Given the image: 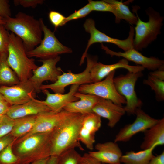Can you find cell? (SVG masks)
<instances>
[{"label": "cell", "mask_w": 164, "mask_h": 164, "mask_svg": "<svg viewBox=\"0 0 164 164\" xmlns=\"http://www.w3.org/2000/svg\"><path fill=\"white\" fill-rule=\"evenodd\" d=\"M85 115L72 113L52 132L50 156H59L65 151L78 148L84 150L79 139Z\"/></svg>", "instance_id": "6da1fadb"}, {"label": "cell", "mask_w": 164, "mask_h": 164, "mask_svg": "<svg viewBox=\"0 0 164 164\" xmlns=\"http://www.w3.org/2000/svg\"><path fill=\"white\" fill-rule=\"evenodd\" d=\"M52 132L33 134L15 140L12 149L19 164H29L50 156Z\"/></svg>", "instance_id": "7a4b0ae2"}, {"label": "cell", "mask_w": 164, "mask_h": 164, "mask_svg": "<svg viewBox=\"0 0 164 164\" xmlns=\"http://www.w3.org/2000/svg\"><path fill=\"white\" fill-rule=\"evenodd\" d=\"M4 19L6 29L22 40L27 51L40 44L43 32L39 19L22 12H18L14 17Z\"/></svg>", "instance_id": "3957f363"}, {"label": "cell", "mask_w": 164, "mask_h": 164, "mask_svg": "<svg viewBox=\"0 0 164 164\" xmlns=\"http://www.w3.org/2000/svg\"><path fill=\"white\" fill-rule=\"evenodd\" d=\"M27 51L22 40L13 33H9L7 61L21 82L28 80L38 67L34 59L28 56Z\"/></svg>", "instance_id": "277c9868"}, {"label": "cell", "mask_w": 164, "mask_h": 164, "mask_svg": "<svg viewBox=\"0 0 164 164\" xmlns=\"http://www.w3.org/2000/svg\"><path fill=\"white\" fill-rule=\"evenodd\" d=\"M134 11L138 20L134 28L135 33L133 39V47L138 51L141 50L146 48L155 40L158 35L161 33L164 18L159 13L150 7L146 11L149 17V21L144 22L140 19L137 11Z\"/></svg>", "instance_id": "5b68a950"}, {"label": "cell", "mask_w": 164, "mask_h": 164, "mask_svg": "<svg viewBox=\"0 0 164 164\" xmlns=\"http://www.w3.org/2000/svg\"><path fill=\"white\" fill-rule=\"evenodd\" d=\"M44 37L40 43L33 49L27 51L28 56L40 59L54 57L61 54L71 53L72 50L62 44L52 32L44 23L43 19H39Z\"/></svg>", "instance_id": "8992f818"}, {"label": "cell", "mask_w": 164, "mask_h": 164, "mask_svg": "<svg viewBox=\"0 0 164 164\" xmlns=\"http://www.w3.org/2000/svg\"><path fill=\"white\" fill-rule=\"evenodd\" d=\"M142 72H128L125 75H120L114 78L117 92L125 98L126 105L124 108L129 114H135L136 110L140 108L142 105V102L138 98L135 90L137 81L143 75Z\"/></svg>", "instance_id": "52a82bcc"}, {"label": "cell", "mask_w": 164, "mask_h": 164, "mask_svg": "<svg viewBox=\"0 0 164 164\" xmlns=\"http://www.w3.org/2000/svg\"><path fill=\"white\" fill-rule=\"evenodd\" d=\"M83 26L85 31L90 34V37L85 51L81 57L80 63V65L84 63L88 49L94 43L103 42L113 43L123 50L124 51L133 47L135 30L134 28L132 26H130L128 37L124 40H120L110 37L101 32L96 28L95 21L91 18H88L86 20Z\"/></svg>", "instance_id": "ba28073f"}, {"label": "cell", "mask_w": 164, "mask_h": 164, "mask_svg": "<svg viewBox=\"0 0 164 164\" xmlns=\"http://www.w3.org/2000/svg\"><path fill=\"white\" fill-rule=\"evenodd\" d=\"M115 70L111 72L105 79L100 81L80 85L78 92L84 94L94 95L109 100L121 106L126 104L125 97L117 92L114 83Z\"/></svg>", "instance_id": "9c48e42d"}, {"label": "cell", "mask_w": 164, "mask_h": 164, "mask_svg": "<svg viewBox=\"0 0 164 164\" xmlns=\"http://www.w3.org/2000/svg\"><path fill=\"white\" fill-rule=\"evenodd\" d=\"M87 65L85 70L78 73H74L69 70L67 73L62 71L63 73L59 75L57 80L51 84H42L40 88L41 91L48 89L52 90L54 93L63 94L65 88L70 85L77 84L79 86L85 84L92 83L90 77V71L97 62V60L90 57L87 54Z\"/></svg>", "instance_id": "30bf717a"}, {"label": "cell", "mask_w": 164, "mask_h": 164, "mask_svg": "<svg viewBox=\"0 0 164 164\" xmlns=\"http://www.w3.org/2000/svg\"><path fill=\"white\" fill-rule=\"evenodd\" d=\"M60 60V57L58 56L39 60L42 63V65L32 71V76L28 80L32 84L36 93L41 91L40 88L44 81L49 80L54 83L62 74L61 68L56 66Z\"/></svg>", "instance_id": "8fae6325"}, {"label": "cell", "mask_w": 164, "mask_h": 164, "mask_svg": "<svg viewBox=\"0 0 164 164\" xmlns=\"http://www.w3.org/2000/svg\"><path fill=\"white\" fill-rule=\"evenodd\" d=\"M136 118L132 123L128 124L121 128L115 136L114 142H126L135 135L144 132L155 125L159 119L153 118L145 113L141 108L135 111Z\"/></svg>", "instance_id": "7c38bea8"}, {"label": "cell", "mask_w": 164, "mask_h": 164, "mask_svg": "<svg viewBox=\"0 0 164 164\" xmlns=\"http://www.w3.org/2000/svg\"><path fill=\"white\" fill-rule=\"evenodd\" d=\"M0 93L10 106L24 104L32 100L36 92L29 80L11 86H1Z\"/></svg>", "instance_id": "4fadbf2b"}, {"label": "cell", "mask_w": 164, "mask_h": 164, "mask_svg": "<svg viewBox=\"0 0 164 164\" xmlns=\"http://www.w3.org/2000/svg\"><path fill=\"white\" fill-rule=\"evenodd\" d=\"M72 114L63 109L58 112L51 111L37 115L32 129L25 135L17 139H23L35 134L51 132Z\"/></svg>", "instance_id": "5bb4252c"}, {"label": "cell", "mask_w": 164, "mask_h": 164, "mask_svg": "<svg viewBox=\"0 0 164 164\" xmlns=\"http://www.w3.org/2000/svg\"><path fill=\"white\" fill-rule=\"evenodd\" d=\"M101 46L102 49L111 56L123 57L128 61L133 62L137 65L141 66L149 70L154 71L164 66L163 60L155 57L145 56L134 47L124 52H117L110 50L103 44H101Z\"/></svg>", "instance_id": "9a60e30c"}, {"label": "cell", "mask_w": 164, "mask_h": 164, "mask_svg": "<svg viewBox=\"0 0 164 164\" xmlns=\"http://www.w3.org/2000/svg\"><path fill=\"white\" fill-rule=\"evenodd\" d=\"M101 117L92 112L85 115L80 131L79 139L91 151L94 149L95 134L101 126Z\"/></svg>", "instance_id": "2e32d148"}, {"label": "cell", "mask_w": 164, "mask_h": 164, "mask_svg": "<svg viewBox=\"0 0 164 164\" xmlns=\"http://www.w3.org/2000/svg\"><path fill=\"white\" fill-rule=\"evenodd\" d=\"M120 68L125 69L128 72L134 73L142 71L145 69L141 66L129 65L128 61L124 58L112 64L106 65L97 62L92 66L90 71V77L92 83L102 80L111 72Z\"/></svg>", "instance_id": "e0dca14e"}, {"label": "cell", "mask_w": 164, "mask_h": 164, "mask_svg": "<svg viewBox=\"0 0 164 164\" xmlns=\"http://www.w3.org/2000/svg\"><path fill=\"white\" fill-rule=\"evenodd\" d=\"M96 151H91L88 153L99 162L105 164H121L123 155L117 142L111 141L97 144Z\"/></svg>", "instance_id": "ac0fdd59"}, {"label": "cell", "mask_w": 164, "mask_h": 164, "mask_svg": "<svg viewBox=\"0 0 164 164\" xmlns=\"http://www.w3.org/2000/svg\"><path fill=\"white\" fill-rule=\"evenodd\" d=\"M92 112L107 119L108 125L111 128L115 126L126 113L122 106L100 97L93 107Z\"/></svg>", "instance_id": "d6986e66"}, {"label": "cell", "mask_w": 164, "mask_h": 164, "mask_svg": "<svg viewBox=\"0 0 164 164\" xmlns=\"http://www.w3.org/2000/svg\"><path fill=\"white\" fill-rule=\"evenodd\" d=\"M51 111L42 101L33 98L24 104L10 106L5 114L12 119H15Z\"/></svg>", "instance_id": "ffe728a7"}, {"label": "cell", "mask_w": 164, "mask_h": 164, "mask_svg": "<svg viewBox=\"0 0 164 164\" xmlns=\"http://www.w3.org/2000/svg\"><path fill=\"white\" fill-rule=\"evenodd\" d=\"M79 86L77 84L72 85L69 92L65 94H52L47 89L42 90V91L46 95V97L45 100L42 101V102L49 107L52 111L59 112L69 103L79 100L74 95L78 91Z\"/></svg>", "instance_id": "44dd1931"}, {"label": "cell", "mask_w": 164, "mask_h": 164, "mask_svg": "<svg viewBox=\"0 0 164 164\" xmlns=\"http://www.w3.org/2000/svg\"><path fill=\"white\" fill-rule=\"evenodd\" d=\"M74 95L79 100L69 103L63 109L71 113L84 115L93 112L92 109L100 98L94 95L83 94L78 91Z\"/></svg>", "instance_id": "7402d4cb"}, {"label": "cell", "mask_w": 164, "mask_h": 164, "mask_svg": "<svg viewBox=\"0 0 164 164\" xmlns=\"http://www.w3.org/2000/svg\"><path fill=\"white\" fill-rule=\"evenodd\" d=\"M143 142L140 145L142 149H149L152 146L164 144V118L159 119L155 125L144 132Z\"/></svg>", "instance_id": "603a6c76"}, {"label": "cell", "mask_w": 164, "mask_h": 164, "mask_svg": "<svg viewBox=\"0 0 164 164\" xmlns=\"http://www.w3.org/2000/svg\"><path fill=\"white\" fill-rule=\"evenodd\" d=\"M8 52L0 54V85L11 86L17 84L20 81L14 71L9 65Z\"/></svg>", "instance_id": "cb8c5ba5"}, {"label": "cell", "mask_w": 164, "mask_h": 164, "mask_svg": "<svg viewBox=\"0 0 164 164\" xmlns=\"http://www.w3.org/2000/svg\"><path fill=\"white\" fill-rule=\"evenodd\" d=\"M156 147L154 145L137 152H127L121 157V163L123 164H148L154 156L153 152Z\"/></svg>", "instance_id": "d4e9b609"}, {"label": "cell", "mask_w": 164, "mask_h": 164, "mask_svg": "<svg viewBox=\"0 0 164 164\" xmlns=\"http://www.w3.org/2000/svg\"><path fill=\"white\" fill-rule=\"evenodd\" d=\"M37 115H31L17 118L10 133L16 140L28 133L33 128Z\"/></svg>", "instance_id": "484cf974"}, {"label": "cell", "mask_w": 164, "mask_h": 164, "mask_svg": "<svg viewBox=\"0 0 164 164\" xmlns=\"http://www.w3.org/2000/svg\"><path fill=\"white\" fill-rule=\"evenodd\" d=\"M106 2L114 5L116 11L114 15L115 22L119 23L121 19H124L131 24L136 25L138 18L134 13L130 11L128 6L122 1L115 0H105Z\"/></svg>", "instance_id": "4316f807"}, {"label": "cell", "mask_w": 164, "mask_h": 164, "mask_svg": "<svg viewBox=\"0 0 164 164\" xmlns=\"http://www.w3.org/2000/svg\"><path fill=\"white\" fill-rule=\"evenodd\" d=\"M143 83L149 86L151 89L154 91L156 99L158 101L164 100V81L159 80L149 75L147 78L143 80Z\"/></svg>", "instance_id": "83f0119b"}, {"label": "cell", "mask_w": 164, "mask_h": 164, "mask_svg": "<svg viewBox=\"0 0 164 164\" xmlns=\"http://www.w3.org/2000/svg\"><path fill=\"white\" fill-rule=\"evenodd\" d=\"M81 156L75 149H70L58 156L57 164H78Z\"/></svg>", "instance_id": "f1b7e54d"}, {"label": "cell", "mask_w": 164, "mask_h": 164, "mask_svg": "<svg viewBox=\"0 0 164 164\" xmlns=\"http://www.w3.org/2000/svg\"><path fill=\"white\" fill-rule=\"evenodd\" d=\"M14 142L7 146L0 153V164H19V160L13 150Z\"/></svg>", "instance_id": "f546056e"}, {"label": "cell", "mask_w": 164, "mask_h": 164, "mask_svg": "<svg viewBox=\"0 0 164 164\" xmlns=\"http://www.w3.org/2000/svg\"><path fill=\"white\" fill-rule=\"evenodd\" d=\"M88 2L91 6L92 11L110 12L114 15L115 13L114 5L107 2L104 0L94 1L89 0Z\"/></svg>", "instance_id": "4dcf8cb0"}, {"label": "cell", "mask_w": 164, "mask_h": 164, "mask_svg": "<svg viewBox=\"0 0 164 164\" xmlns=\"http://www.w3.org/2000/svg\"><path fill=\"white\" fill-rule=\"evenodd\" d=\"M14 120L6 114L0 117V138L9 134L12 131Z\"/></svg>", "instance_id": "1f68e13d"}, {"label": "cell", "mask_w": 164, "mask_h": 164, "mask_svg": "<svg viewBox=\"0 0 164 164\" xmlns=\"http://www.w3.org/2000/svg\"><path fill=\"white\" fill-rule=\"evenodd\" d=\"M91 6L89 3L75 11L73 13L66 18L64 24L72 20L76 19L85 17L92 11Z\"/></svg>", "instance_id": "d6a6232c"}, {"label": "cell", "mask_w": 164, "mask_h": 164, "mask_svg": "<svg viewBox=\"0 0 164 164\" xmlns=\"http://www.w3.org/2000/svg\"><path fill=\"white\" fill-rule=\"evenodd\" d=\"M9 34L4 25H0V53L8 52Z\"/></svg>", "instance_id": "836d02e7"}, {"label": "cell", "mask_w": 164, "mask_h": 164, "mask_svg": "<svg viewBox=\"0 0 164 164\" xmlns=\"http://www.w3.org/2000/svg\"><path fill=\"white\" fill-rule=\"evenodd\" d=\"M48 17L50 22L55 29L65 25L64 21L66 17L58 12L50 11L48 14Z\"/></svg>", "instance_id": "e575fe53"}, {"label": "cell", "mask_w": 164, "mask_h": 164, "mask_svg": "<svg viewBox=\"0 0 164 164\" xmlns=\"http://www.w3.org/2000/svg\"><path fill=\"white\" fill-rule=\"evenodd\" d=\"M42 0H15L14 3L15 6L21 5L24 8H35L38 5L43 4Z\"/></svg>", "instance_id": "d590c367"}, {"label": "cell", "mask_w": 164, "mask_h": 164, "mask_svg": "<svg viewBox=\"0 0 164 164\" xmlns=\"http://www.w3.org/2000/svg\"><path fill=\"white\" fill-rule=\"evenodd\" d=\"M12 13L9 3L7 0H0V16L4 19L12 17Z\"/></svg>", "instance_id": "8d00e7d4"}, {"label": "cell", "mask_w": 164, "mask_h": 164, "mask_svg": "<svg viewBox=\"0 0 164 164\" xmlns=\"http://www.w3.org/2000/svg\"><path fill=\"white\" fill-rule=\"evenodd\" d=\"M78 164H102L88 153L81 155Z\"/></svg>", "instance_id": "74e56055"}, {"label": "cell", "mask_w": 164, "mask_h": 164, "mask_svg": "<svg viewBox=\"0 0 164 164\" xmlns=\"http://www.w3.org/2000/svg\"><path fill=\"white\" fill-rule=\"evenodd\" d=\"M16 139L10 133L0 138V153L5 148L13 143Z\"/></svg>", "instance_id": "f35d334b"}, {"label": "cell", "mask_w": 164, "mask_h": 164, "mask_svg": "<svg viewBox=\"0 0 164 164\" xmlns=\"http://www.w3.org/2000/svg\"><path fill=\"white\" fill-rule=\"evenodd\" d=\"M10 106L3 95L0 93V115L5 114Z\"/></svg>", "instance_id": "ab89813d"}, {"label": "cell", "mask_w": 164, "mask_h": 164, "mask_svg": "<svg viewBox=\"0 0 164 164\" xmlns=\"http://www.w3.org/2000/svg\"><path fill=\"white\" fill-rule=\"evenodd\" d=\"M164 66L150 73L149 75L161 80H164Z\"/></svg>", "instance_id": "60d3db41"}, {"label": "cell", "mask_w": 164, "mask_h": 164, "mask_svg": "<svg viewBox=\"0 0 164 164\" xmlns=\"http://www.w3.org/2000/svg\"><path fill=\"white\" fill-rule=\"evenodd\" d=\"M148 164H164V151L159 155L154 156Z\"/></svg>", "instance_id": "b9f144b4"}, {"label": "cell", "mask_w": 164, "mask_h": 164, "mask_svg": "<svg viewBox=\"0 0 164 164\" xmlns=\"http://www.w3.org/2000/svg\"><path fill=\"white\" fill-rule=\"evenodd\" d=\"M58 156H50L45 164H57Z\"/></svg>", "instance_id": "7bdbcfd3"}, {"label": "cell", "mask_w": 164, "mask_h": 164, "mask_svg": "<svg viewBox=\"0 0 164 164\" xmlns=\"http://www.w3.org/2000/svg\"><path fill=\"white\" fill-rule=\"evenodd\" d=\"M49 157L34 161L29 164H45Z\"/></svg>", "instance_id": "ee69618b"}, {"label": "cell", "mask_w": 164, "mask_h": 164, "mask_svg": "<svg viewBox=\"0 0 164 164\" xmlns=\"http://www.w3.org/2000/svg\"><path fill=\"white\" fill-rule=\"evenodd\" d=\"M5 23L4 19L0 16V25H5Z\"/></svg>", "instance_id": "f6af8a7d"}, {"label": "cell", "mask_w": 164, "mask_h": 164, "mask_svg": "<svg viewBox=\"0 0 164 164\" xmlns=\"http://www.w3.org/2000/svg\"><path fill=\"white\" fill-rule=\"evenodd\" d=\"M2 115H0V117H1Z\"/></svg>", "instance_id": "bcb514c9"}, {"label": "cell", "mask_w": 164, "mask_h": 164, "mask_svg": "<svg viewBox=\"0 0 164 164\" xmlns=\"http://www.w3.org/2000/svg\"><path fill=\"white\" fill-rule=\"evenodd\" d=\"M102 164H103V163H102Z\"/></svg>", "instance_id": "7dc6e473"}, {"label": "cell", "mask_w": 164, "mask_h": 164, "mask_svg": "<svg viewBox=\"0 0 164 164\" xmlns=\"http://www.w3.org/2000/svg\"><path fill=\"white\" fill-rule=\"evenodd\" d=\"M1 54V53H0V54Z\"/></svg>", "instance_id": "c3c4849f"}]
</instances>
